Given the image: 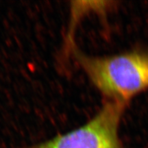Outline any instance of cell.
<instances>
[{
  "mask_svg": "<svg viewBox=\"0 0 148 148\" xmlns=\"http://www.w3.org/2000/svg\"><path fill=\"white\" fill-rule=\"evenodd\" d=\"M73 54L95 88L106 98L127 105L148 90V49H135L108 56H86L73 47Z\"/></svg>",
  "mask_w": 148,
  "mask_h": 148,
  "instance_id": "cell-1",
  "label": "cell"
},
{
  "mask_svg": "<svg viewBox=\"0 0 148 148\" xmlns=\"http://www.w3.org/2000/svg\"><path fill=\"white\" fill-rule=\"evenodd\" d=\"M126 106L106 100L100 110L86 124L26 148H126L119 132Z\"/></svg>",
  "mask_w": 148,
  "mask_h": 148,
  "instance_id": "cell-2",
  "label": "cell"
}]
</instances>
